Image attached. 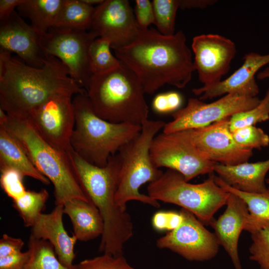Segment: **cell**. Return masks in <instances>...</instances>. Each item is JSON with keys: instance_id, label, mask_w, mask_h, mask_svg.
I'll return each instance as SVG.
<instances>
[{"instance_id": "1", "label": "cell", "mask_w": 269, "mask_h": 269, "mask_svg": "<svg viewBox=\"0 0 269 269\" xmlns=\"http://www.w3.org/2000/svg\"><path fill=\"white\" fill-rule=\"evenodd\" d=\"M114 51L116 57L136 75L145 94H152L165 84L184 88L195 71L182 30L165 36L153 28L140 30L132 43Z\"/></svg>"}, {"instance_id": "2", "label": "cell", "mask_w": 269, "mask_h": 269, "mask_svg": "<svg viewBox=\"0 0 269 269\" xmlns=\"http://www.w3.org/2000/svg\"><path fill=\"white\" fill-rule=\"evenodd\" d=\"M87 92L69 76L66 66L48 54L41 68L30 66L0 50V108L8 116L27 119L52 96Z\"/></svg>"}, {"instance_id": "3", "label": "cell", "mask_w": 269, "mask_h": 269, "mask_svg": "<svg viewBox=\"0 0 269 269\" xmlns=\"http://www.w3.org/2000/svg\"><path fill=\"white\" fill-rule=\"evenodd\" d=\"M68 155L84 192L103 219L104 228L99 251L114 256L123 255L125 244L133 235V224L127 210L115 201L122 167L120 153L112 155L103 167L87 162L73 150Z\"/></svg>"}, {"instance_id": "4", "label": "cell", "mask_w": 269, "mask_h": 269, "mask_svg": "<svg viewBox=\"0 0 269 269\" xmlns=\"http://www.w3.org/2000/svg\"><path fill=\"white\" fill-rule=\"evenodd\" d=\"M0 126L17 140L37 169L52 183L56 205L73 198L90 202L68 154L46 141L28 120L8 116L0 108Z\"/></svg>"}, {"instance_id": "5", "label": "cell", "mask_w": 269, "mask_h": 269, "mask_svg": "<svg viewBox=\"0 0 269 269\" xmlns=\"http://www.w3.org/2000/svg\"><path fill=\"white\" fill-rule=\"evenodd\" d=\"M86 91L94 112L103 120L140 126L148 120L142 85L121 62L111 71L93 75Z\"/></svg>"}, {"instance_id": "6", "label": "cell", "mask_w": 269, "mask_h": 269, "mask_svg": "<svg viewBox=\"0 0 269 269\" xmlns=\"http://www.w3.org/2000/svg\"><path fill=\"white\" fill-rule=\"evenodd\" d=\"M75 124L71 138L73 151L87 162L105 166L109 158L136 136L141 126L113 123L94 112L87 92L75 95L72 100Z\"/></svg>"}, {"instance_id": "7", "label": "cell", "mask_w": 269, "mask_h": 269, "mask_svg": "<svg viewBox=\"0 0 269 269\" xmlns=\"http://www.w3.org/2000/svg\"><path fill=\"white\" fill-rule=\"evenodd\" d=\"M165 124L160 120H147L141 125L139 134L118 152L122 167L115 201L121 208L127 210V203L132 200L159 207L158 201L140 193L139 188L145 183L155 181L163 173L152 163L150 148L153 138Z\"/></svg>"}, {"instance_id": "8", "label": "cell", "mask_w": 269, "mask_h": 269, "mask_svg": "<svg viewBox=\"0 0 269 269\" xmlns=\"http://www.w3.org/2000/svg\"><path fill=\"white\" fill-rule=\"evenodd\" d=\"M214 172L199 184L186 181L179 172L167 169L147 186L148 195L157 201L178 205L205 225H210L215 213L226 204L229 193L215 182Z\"/></svg>"}, {"instance_id": "9", "label": "cell", "mask_w": 269, "mask_h": 269, "mask_svg": "<svg viewBox=\"0 0 269 269\" xmlns=\"http://www.w3.org/2000/svg\"><path fill=\"white\" fill-rule=\"evenodd\" d=\"M96 38L89 30L55 26L47 32H39V42L44 51L58 58L67 68L70 77L86 91L93 76L89 49Z\"/></svg>"}, {"instance_id": "10", "label": "cell", "mask_w": 269, "mask_h": 269, "mask_svg": "<svg viewBox=\"0 0 269 269\" xmlns=\"http://www.w3.org/2000/svg\"><path fill=\"white\" fill-rule=\"evenodd\" d=\"M260 101L258 97L231 94H226L210 103H206L199 98H190L185 107L172 114V121L165 124L162 133L169 134L205 127L237 113L250 110Z\"/></svg>"}, {"instance_id": "11", "label": "cell", "mask_w": 269, "mask_h": 269, "mask_svg": "<svg viewBox=\"0 0 269 269\" xmlns=\"http://www.w3.org/2000/svg\"><path fill=\"white\" fill-rule=\"evenodd\" d=\"M230 118L205 127L173 134L215 163L234 165L248 162L253 155V150L242 148L236 143L229 129Z\"/></svg>"}, {"instance_id": "12", "label": "cell", "mask_w": 269, "mask_h": 269, "mask_svg": "<svg viewBox=\"0 0 269 269\" xmlns=\"http://www.w3.org/2000/svg\"><path fill=\"white\" fill-rule=\"evenodd\" d=\"M150 156L156 167L176 171L187 182L198 175L214 172L216 163L173 133L156 135L151 144Z\"/></svg>"}, {"instance_id": "13", "label": "cell", "mask_w": 269, "mask_h": 269, "mask_svg": "<svg viewBox=\"0 0 269 269\" xmlns=\"http://www.w3.org/2000/svg\"><path fill=\"white\" fill-rule=\"evenodd\" d=\"M68 93L54 95L30 114L27 119L40 134L59 150H73L71 138L75 124L72 97Z\"/></svg>"}, {"instance_id": "14", "label": "cell", "mask_w": 269, "mask_h": 269, "mask_svg": "<svg viewBox=\"0 0 269 269\" xmlns=\"http://www.w3.org/2000/svg\"><path fill=\"white\" fill-rule=\"evenodd\" d=\"M181 224L156 241L159 249L170 250L190 261H205L214 258L220 244L215 235L209 231L193 214L181 208Z\"/></svg>"}, {"instance_id": "15", "label": "cell", "mask_w": 269, "mask_h": 269, "mask_svg": "<svg viewBox=\"0 0 269 269\" xmlns=\"http://www.w3.org/2000/svg\"><path fill=\"white\" fill-rule=\"evenodd\" d=\"M140 30L129 0H104L95 7L89 31L109 40L115 50L132 43Z\"/></svg>"}, {"instance_id": "16", "label": "cell", "mask_w": 269, "mask_h": 269, "mask_svg": "<svg viewBox=\"0 0 269 269\" xmlns=\"http://www.w3.org/2000/svg\"><path fill=\"white\" fill-rule=\"evenodd\" d=\"M193 63L198 78L208 87L221 81L237 53L235 43L217 34H203L193 37L191 45Z\"/></svg>"}, {"instance_id": "17", "label": "cell", "mask_w": 269, "mask_h": 269, "mask_svg": "<svg viewBox=\"0 0 269 269\" xmlns=\"http://www.w3.org/2000/svg\"><path fill=\"white\" fill-rule=\"evenodd\" d=\"M0 50L14 53L27 65L42 67L47 58L39 42V32L16 11L0 21Z\"/></svg>"}, {"instance_id": "18", "label": "cell", "mask_w": 269, "mask_h": 269, "mask_svg": "<svg viewBox=\"0 0 269 269\" xmlns=\"http://www.w3.org/2000/svg\"><path fill=\"white\" fill-rule=\"evenodd\" d=\"M242 65L224 80L208 87L194 88L192 92L199 99L205 101L231 94L248 97H257L260 92L255 75L263 67L269 64V54L256 52L246 54Z\"/></svg>"}, {"instance_id": "19", "label": "cell", "mask_w": 269, "mask_h": 269, "mask_svg": "<svg viewBox=\"0 0 269 269\" xmlns=\"http://www.w3.org/2000/svg\"><path fill=\"white\" fill-rule=\"evenodd\" d=\"M224 212L211 222L220 245L230 256L235 269H242L238 249L239 239L244 230L249 214L246 203L237 195L229 193Z\"/></svg>"}, {"instance_id": "20", "label": "cell", "mask_w": 269, "mask_h": 269, "mask_svg": "<svg viewBox=\"0 0 269 269\" xmlns=\"http://www.w3.org/2000/svg\"><path fill=\"white\" fill-rule=\"evenodd\" d=\"M63 205H56L49 213H41L31 227L30 235L34 238L47 241L53 246L58 259L64 266L74 265V247L78 240L73 234L70 236L65 230L63 222Z\"/></svg>"}, {"instance_id": "21", "label": "cell", "mask_w": 269, "mask_h": 269, "mask_svg": "<svg viewBox=\"0 0 269 269\" xmlns=\"http://www.w3.org/2000/svg\"><path fill=\"white\" fill-rule=\"evenodd\" d=\"M269 170V158L234 165L216 163L214 166V172L227 184L237 190L249 193H263L267 190L265 178Z\"/></svg>"}, {"instance_id": "22", "label": "cell", "mask_w": 269, "mask_h": 269, "mask_svg": "<svg viewBox=\"0 0 269 269\" xmlns=\"http://www.w3.org/2000/svg\"><path fill=\"white\" fill-rule=\"evenodd\" d=\"M63 212L71 221L74 235L80 241H88L102 236L104 225L98 208L91 202L78 198L63 204Z\"/></svg>"}, {"instance_id": "23", "label": "cell", "mask_w": 269, "mask_h": 269, "mask_svg": "<svg viewBox=\"0 0 269 269\" xmlns=\"http://www.w3.org/2000/svg\"><path fill=\"white\" fill-rule=\"evenodd\" d=\"M9 168L44 184L48 185L50 182L35 167L17 140L0 126V169Z\"/></svg>"}, {"instance_id": "24", "label": "cell", "mask_w": 269, "mask_h": 269, "mask_svg": "<svg viewBox=\"0 0 269 269\" xmlns=\"http://www.w3.org/2000/svg\"><path fill=\"white\" fill-rule=\"evenodd\" d=\"M214 180L219 186L237 195L247 204L249 214L245 231L252 233L269 228V187L263 193H249L232 188L219 176L215 175Z\"/></svg>"}, {"instance_id": "25", "label": "cell", "mask_w": 269, "mask_h": 269, "mask_svg": "<svg viewBox=\"0 0 269 269\" xmlns=\"http://www.w3.org/2000/svg\"><path fill=\"white\" fill-rule=\"evenodd\" d=\"M63 0H24L16 8L22 17L28 18L31 26L40 33L54 26Z\"/></svg>"}, {"instance_id": "26", "label": "cell", "mask_w": 269, "mask_h": 269, "mask_svg": "<svg viewBox=\"0 0 269 269\" xmlns=\"http://www.w3.org/2000/svg\"><path fill=\"white\" fill-rule=\"evenodd\" d=\"M95 7L82 0H63L54 26L89 30Z\"/></svg>"}, {"instance_id": "27", "label": "cell", "mask_w": 269, "mask_h": 269, "mask_svg": "<svg viewBox=\"0 0 269 269\" xmlns=\"http://www.w3.org/2000/svg\"><path fill=\"white\" fill-rule=\"evenodd\" d=\"M29 259L22 269H78L77 265L67 267L57 258L52 245L30 235L28 242Z\"/></svg>"}, {"instance_id": "28", "label": "cell", "mask_w": 269, "mask_h": 269, "mask_svg": "<svg viewBox=\"0 0 269 269\" xmlns=\"http://www.w3.org/2000/svg\"><path fill=\"white\" fill-rule=\"evenodd\" d=\"M49 197L46 189L36 192L27 190L20 198L12 200V206L22 218L26 227H32L45 207Z\"/></svg>"}, {"instance_id": "29", "label": "cell", "mask_w": 269, "mask_h": 269, "mask_svg": "<svg viewBox=\"0 0 269 269\" xmlns=\"http://www.w3.org/2000/svg\"><path fill=\"white\" fill-rule=\"evenodd\" d=\"M111 41L97 37L91 43L89 49L90 65L93 75L111 71L121 64V61L111 51Z\"/></svg>"}, {"instance_id": "30", "label": "cell", "mask_w": 269, "mask_h": 269, "mask_svg": "<svg viewBox=\"0 0 269 269\" xmlns=\"http://www.w3.org/2000/svg\"><path fill=\"white\" fill-rule=\"evenodd\" d=\"M24 243L20 238L4 234L0 240V269H22L30 253L21 250Z\"/></svg>"}, {"instance_id": "31", "label": "cell", "mask_w": 269, "mask_h": 269, "mask_svg": "<svg viewBox=\"0 0 269 269\" xmlns=\"http://www.w3.org/2000/svg\"><path fill=\"white\" fill-rule=\"evenodd\" d=\"M151 2L154 24L157 30L165 36L174 34L176 16L179 8V0H153Z\"/></svg>"}, {"instance_id": "32", "label": "cell", "mask_w": 269, "mask_h": 269, "mask_svg": "<svg viewBox=\"0 0 269 269\" xmlns=\"http://www.w3.org/2000/svg\"><path fill=\"white\" fill-rule=\"evenodd\" d=\"M269 120V87L264 97L255 107L237 113L230 118L229 129L232 132Z\"/></svg>"}, {"instance_id": "33", "label": "cell", "mask_w": 269, "mask_h": 269, "mask_svg": "<svg viewBox=\"0 0 269 269\" xmlns=\"http://www.w3.org/2000/svg\"><path fill=\"white\" fill-rule=\"evenodd\" d=\"M233 138L240 147L248 149H261L269 145V136L255 126H248L232 132Z\"/></svg>"}, {"instance_id": "34", "label": "cell", "mask_w": 269, "mask_h": 269, "mask_svg": "<svg viewBox=\"0 0 269 269\" xmlns=\"http://www.w3.org/2000/svg\"><path fill=\"white\" fill-rule=\"evenodd\" d=\"M252 243L249 248L250 259L256 262L260 269H269V228L251 233Z\"/></svg>"}, {"instance_id": "35", "label": "cell", "mask_w": 269, "mask_h": 269, "mask_svg": "<svg viewBox=\"0 0 269 269\" xmlns=\"http://www.w3.org/2000/svg\"><path fill=\"white\" fill-rule=\"evenodd\" d=\"M77 266L78 269H135L123 255L114 256L107 254L83 260Z\"/></svg>"}, {"instance_id": "36", "label": "cell", "mask_w": 269, "mask_h": 269, "mask_svg": "<svg viewBox=\"0 0 269 269\" xmlns=\"http://www.w3.org/2000/svg\"><path fill=\"white\" fill-rule=\"evenodd\" d=\"M0 172V186L7 196L14 200L25 194L27 190L23 182L24 176L18 171L9 168Z\"/></svg>"}, {"instance_id": "37", "label": "cell", "mask_w": 269, "mask_h": 269, "mask_svg": "<svg viewBox=\"0 0 269 269\" xmlns=\"http://www.w3.org/2000/svg\"><path fill=\"white\" fill-rule=\"evenodd\" d=\"M182 102V97L178 93L169 92L157 95L152 101V107L156 113L166 114L179 110Z\"/></svg>"}, {"instance_id": "38", "label": "cell", "mask_w": 269, "mask_h": 269, "mask_svg": "<svg viewBox=\"0 0 269 269\" xmlns=\"http://www.w3.org/2000/svg\"><path fill=\"white\" fill-rule=\"evenodd\" d=\"M134 17L139 28L142 30L148 29L154 24V17L152 2L148 0H136L134 11Z\"/></svg>"}, {"instance_id": "39", "label": "cell", "mask_w": 269, "mask_h": 269, "mask_svg": "<svg viewBox=\"0 0 269 269\" xmlns=\"http://www.w3.org/2000/svg\"><path fill=\"white\" fill-rule=\"evenodd\" d=\"M24 0H0V21L7 19Z\"/></svg>"}, {"instance_id": "40", "label": "cell", "mask_w": 269, "mask_h": 269, "mask_svg": "<svg viewBox=\"0 0 269 269\" xmlns=\"http://www.w3.org/2000/svg\"><path fill=\"white\" fill-rule=\"evenodd\" d=\"M170 211H159L154 214L152 219L153 227L157 231L167 230L169 222Z\"/></svg>"}, {"instance_id": "41", "label": "cell", "mask_w": 269, "mask_h": 269, "mask_svg": "<svg viewBox=\"0 0 269 269\" xmlns=\"http://www.w3.org/2000/svg\"><path fill=\"white\" fill-rule=\"evenodd\" d=\"M215 0H179V8H205L215 4Z\"/></svg>"}, {"instance_id": "42", "label": "cell", "mask_w": 269, "mask_h": 269, "mask_svg": "<svg viewBox=\"0 0 269 269\" xmlns=\"http://www.w3.org/2000/svg\"><path fill=\"white\" fill-rule=\"evenodd\" d=\"M257 78L261 80L269 79V66H267L263 70L258 73L257 74Z\"/></svg>"}, {"instance_id": "43", "label": "cell", "mask_w": 269, "mask_h": 269, "mask_svg": "<svg viewBox=\"0 0 269 269\" xmlns=\"http://www.w3.org/2000/svg\"><path fill=\"white\" fill-rule=\"evenodd\" d=\"M83 2L90 5H98L101 4L104 0H82Z\"/></svg>"}, {"instance_id": "44", "label": "cell", "mask_w": 269, "mask_h": 269, "mask_svg": "<svg viewBox=\"0 0 269 269\" xmlns=\"http://www.w3.org/2000/svg\"><path fill=\"white\" fill-rule=\"evenodd\" d=\"M266 182L267 184H269V178H268L266 179Z\"/></svg>"}]
</instances>
